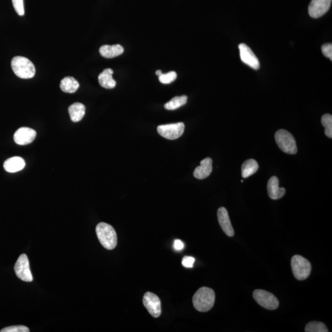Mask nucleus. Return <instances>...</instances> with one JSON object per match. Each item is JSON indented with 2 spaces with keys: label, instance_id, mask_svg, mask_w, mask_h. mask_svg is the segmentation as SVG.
Instances as JSON below:
<instances>
[{
  "label": "nucleus",
  "instance_id": "obj_19",
  "mask_svg": "<svg viewBox=\"0 0 332 332\" xmlns=\"http://www.w3.org/2000/svg\"><path fill=\"white\" fill-rule=\"evenodd\" d=\"M85 111H86V107L81 103H74L68 108V113L71 120L75 123L81 121L83 118Z\"/></svg>",
  "mask_w": 332,
  "mask_h": 332
},
{
  "label": "nucleus",
  "instance_id": "obj_25",
  "mask_svg": "<svg viewBox=\"0 0 332 332\" xmlns=\"http://www.w3.org/2000/svg\"><path fill=\"white\" fill-rule=\"evenodd\" d=\"M177 79V73L175 71H170L166 74H162L159 76V80L161 83L167 84L172 83Z\"/></svg>",
  "mask_w": 332,
  "mask_h": 332
},
{
  "label": "nucleus",
  "instance_id": "obj_9",
  "mask_svg": "<svg viewBox=\"0 0 332 332\" xmlns=\"http://www.w3.org/2000/svg\"><path fill=\"white\" fill-rule=\"evenodd\" d=\"M143 304L153 317L157 318L161 315V302L155 294L147 292L143 298Z\"/></svg>",
  "mask_w": 332,
  "mask_h": 332
},
{
  "label": "nucleus",
  "instance_id": "obj_29",
  "mask_svg": "<svg viewBox=\"0 0 332 332\" xmlns=\"http://www.w3.org/2000/svg\"><path fill=\"white\" fill-rule=\"evenodd\" d=\"M195 258L189 256H185L183 257L182 260V265L185 268H192L193 267L194 263H195Z\"/></svg>",
  "mask_w": 332,
  "mask_h": 332
},
{
  "label": "nucleus",
  "instance_id": "obj_11",
  "mask_svg": "<svg viewBox=\"0 0 332 332\" xmlns=\"http://www.w3.org/2000/svg\"><path fill=\"white\" fill-rule=\"evenodd\" d=\"M241 59L244 63L251 66L254 70L260 68V62L256 55L248 45L241 43L239 45Z\"/></svg>",
  "mask_w": 332,
  "mask_h": 332
},
{
  "label": "nucleus",
  "instance_id": "obj_10",
  "mask_svg": "<svg viewBox=\"0 0 332 332\" xmlns=\"http://www.w3.org/2000/svg\"><path fill=\"white\" fill-rule=\"evenodd\" d=\"M332 0H312L308 7V12L313 18H320L330 9Z\"/></svg>",
  "mask_w": 332,
  "mask_h": 332
},
{
  "label": "nucleus",
  "instance_id": "obj_28",
  "mask_svg": "<svg viewBox=\"0 0 332 332\" xmlns=\"http://www.w3.org/2000/svg\"><path fill=\"white\" fill-rule=\"evenodd\" d=\"M322 52L324 55L332 60V44L328 43L323 45Z\"/></svg>",
  "mask_w": 332,
  "mask_h": 332
},
{
  "label": "nucleus",
  "instance_id": "obj_12",
  "mask_svg": "<svg viewBox=\"0 0 332 332\" xmlns=\"http://www.w3.org/2000/svg\"><path fill=\"white\" fill-rule=\"evenodd\" d=\"M36 136L34 130L29 127H20L14 135V142L19 145L30 144Z\"/></svg>",
  "mask_w": 332,
  "mask_h": 332
},
{
  "label": "nucleus",
  "instance_id": "obj_4",
  "mask_svg": "<svg viewBox=\"0 0 332 332\" xmlns=\"http://www.w3.org/2000/svg\"><path fill=\"white\" fill-rule=\"evenodd\" d=\"M276 143L283 152L296 155L297 153V147L296 139L288 131L284 129L279 130L275 134Z\"/></svg>",
  "mask_w": 332,
  "mask_h": 332
},
{
  "label": "nucleus",
  "instance_id": "obj_17",
  "mask_svg": "<svg viewBox=\"0 0 332 332\" xmlns=\"http://www.w3.org/2000/svg\"><path fill=\"white\" fill-rule=\"evenodd\" d=\"M113 74L112 69H105L98 77L100 86L107 89H113L116 86V82L113 78Z\"/></svg>",
  "mask_w": 332,
  "mask_h": 332
},
{
  "label": "nucleus",
  "instance_id": "obj_13",
  "mask_svg": "<svg viewBox=\"0 0 332 332\" xmlns=\"http://www.w3.org/2000/svg\"><path fill=\"white\" fill-rule=\"evenodd\" d=\"M218 220L224 232L229 237H233L235 235V231L231 223L229 215L227 210L224 207H221L217 211Z\"/></svg>",
  "mask_w": 332,
  "mask_h": 332
},
{
  "label": "nucleus",
  "instance_id": "obj_20",
  "mask_svg": "<svg viewBox=\"0 0 332 332\" xmlns=\"http://www.w3.org/2000/svg\"><path fill=\"white\" fill-rule=\"evenodd\" d=\"M79 84L73 77L66 76L60 81V87L63 92L75 93L79 88Z\"/></svg>",
  "mask_w": 332,
  "mask_h": 332
},
{
  "label": "nucleus",
  "instance_id": "obj_24",
  "mask_svg": "<svg viewBox=\"0 0 332 332\" xmlns=\"http://www.w3.org/2000/svg\"><path fill=\"white\" fill-rule=\"evenodd\" d=\"M321 123L325 128V134L330 139L332 138V116L330 114H325L321 119Z\"/></svg>",
  "mask_w": 332,
  "mask_h": 332
},
{
  "label": "nucleus",
  "instance_id": "obj_18",
  "mask_svg": "<svg viewBox=\"0 0 332 332\" xmlns=\"http://www.w3.org/2000/svg\"><path fill=\"white\" fill-rule=\"evenodd\" d=\"M123 47L120 44L103 45L101 46L99 52L102 57L107 58H114L123 54Z\"/></svg>",
  "mask_w": 332,
  "mask_h": 332
},
{
  "label": "nucleus",
  "instance_id": "obj_21",
  "mask_svg": "<svg viewBox=\"0 0 332 332\" xmlns=\"http://www.w3.org/2000/svg\"><path fill=\"white\" fill-rule=\"evenodd\" d=\"M259 168V164L253 159H250L244 162L241 167L242 176L246 179L256 174Z\"/></svg>",
  "mask_w": 332,
  "mask_h": 332
},
{
  "label": "nucleus",
  "instance_id": "obj_31",
  "mask_svg": "<svg viewBox=\"0 0 332 332\" xmlns=\"http://www.w3.org/2000/svg\"><path fill=\"white\" fill-rule=\"evenodd\" d=\"M156 75H158V76H161L163 73H162L161 70H158L156 71Z\"/></svg>",
  "mask_w": 332,
  "mask_h": 332
},
{
  "label": "nucleus",
  "instance_id": "obj_16",
  "mask_svg": "<svg viewBox=\"0 0 332 332\" xmlns=\"http://www.w3.org/2000/svg\"><path fill=\"white\" fill-rule=\"evenodd\" d=\"M4 169L7 172L10 173H14L21 171L25 166V162L24 159L19 157V156H14V157L7 159L5 161L4 164Z\"/></svg>",
  "mask_w": 332,
  "mask_h": 332
},
{
  "label": "nucleus",
  "instance_id": "obj_5",
  "mask_svg": "<svg viewBox=\"0 0 332 332\" xmlns=\"http://www.w3.org/2000/svg\"><path fill=\"white\" fill-rule=\"evenodd\" d=\"M291 267L294 277L299 281L306 280L312 272V265L305 258L296 255L292 258Z\"/></svg>",
  "mask_w": 332,
  "mask_h": 332
},
{
  "label": "nucleus",
  "instance_id": "obj_15",
  "mask_svg": "<svg viewBox=\"0 0 332 332\" xmlns=\"http://www.w3.org/2000/svg\"><path fill=\"white\" fill-rule=\"evenodd\" d=\"M212 171V159L206 158L201 161V165L196 167L193 172L194 177L199 180L208 177Z\"/></svg>",
  "mask_w": 332,
  "mask_h": 332
},
{
  "label": "nucleus",
  "instance_id": "obj_1",
  "mask_svg": "<svg viewBox=\"0 0 332 332\" xmlns=\"http://www.w3.org/2000/svg\"><path fill=\"white\" fill-rule=\"evenodd\" d=\"M216 294L212 289L203 287L196 292L193 297V306L199 312H208L213 308Z\"/></svg>",
  "mask_w": 332,
  "mask_h": 332
},
{
  "label": "nucleus",
  "instance_id": "obj_27",
  "mask_svg": "<svg viewBox=\"0 0 332 332\" xmlns=\"http://www.w3.org/2000/svg\"><path fill=\"white\" fill-rule=\"evenodd\" d=\"M13 6L20 16L24 15V6H23V0H12Z\"/></svg>",
  "mask_w": 332,
  "mask_h": 332
},
{
  "label": "nucleus",
  "instance_id": "obj_14",
  "mask_svg": "<svg viewBox=\"0 0 332 332\" xmlns=\"http://www.w3.org/2000/svg\"><path fill=\"white\" fill-rule=\"evenodd\" d=\"M267 190L269 197L273 200L282 198L286 192L285 188L280 187V180L276 176L270 178L268 182Z\"/></svg>",
  "mask_w": 332,
  "mask_h": 332
},
{
  "label": "nucleus",
  "instance_id": "obj_30",
  "mask_svg": "<svg viewBox=\"0 0 332 332\" xmlns=\"http://www.w3.org/2000/svg\"><path fill=\"white\" fill-rule=\"evenodd\" d=\"M183 248H184V244H183L182 241L179 240L175 241L174 248L175 250H177V251H182Z\"/></svg>",
  "mask_w": 332,
  "mask_h": 332
},
{
  "label": "nucleus",
  "instance_id": "obj_8",
  "mask_svg": "<svg viewBox=\"0 0 332 332\" xmlns=\"http://www.w3.org/2000/svg\"><path fill=\"white\" fill-rule=\"evenodd\" d=\"M185 124L183 123L161 125L157 128L159 134L169 140H175L181 137L184 132Z\"/></svg>",
  "mask_w": 332,
  "mask_h": 332
},
{
  "label": "nucleus",
  "instance_id": "obj_3",
  "mask_svg": "<svg viewBox=\"0 0 332 332\" xmlns=\"http://www.w3.org/2000/svg\"><path fill=\"white\" fill-rule=\"evenodd\" d=\"M11 68L15 75L22 79L32 78L36 73L32 62L25 57L15 56L13 58Z\"/></svg>",
  "mask_w": 332,
  "mask_h": 332
},
{
  "label": "nucleus",
  "instance_id": "obj_7",
  "mask_svg": "<svg viewBox=\"0 0 332 332\" xmlns=\"http://www.w3.org/2000/svg\"><path fill=\"white\" fill-rule=\"evenodd\" d=\"M15 275L20 280L25 282H31L33 278L31 274L30 264L26 255H20L14 266Z\"/></svg>",
  "mask_w": 332,
  "mask_h": 332
},
{
  "label": "nucleus",
  "instance_id": "obj_6",
  "mask_svg": "<svg viewBox=\"0 0 332 332\" xmlns=\"http://www.w3.org/2000/svg\"><path fill=\"white\" fill-rule=\"evenodd\" d=\"M253 297L258 304L267 310H276L280 305L278 299L268 291L257 289L253 292Z\"/></svg>",
  "mask_w": 332,
  "mask_h": 332
},
{
  "label": "nucleus",
  "instance_id": "obj_22",
  "mask_svg": "<svg viewBox=\"0 0 332 332\" xmlns=\"http://www.w3.org/2000/svg\"><path fill=\"white\" fill-rule=\"evenodd\" d=\"M187 96L182 95V96L175 97L169 102L164 105V108L168 110H174L176 109L181 107L184 105L187 102Z\"/></svg>",
  "mask_w": 332,
  "mask_h": 332
},
{
  "label": "nucleus",
  "instance_id": "obj_2",
  "mask_svg": "<svg viewBox=\"0 0 332 332\" xmlns=\"http://www.w3.org/2000/svg\"><path fill=\"white\" fill-rule=\"evenodd\" d=\"M98 240L101 244L107 250H113L116 248L118 238L115 229L112 226L100 222L95 228Z\"/></svg>",
  "mask_w": 332,
  "mask_h": 332
},
{
  "label": "nucleus",
  "instance_id": "obj_26",
  "mask_svg": "<svg viewBox=\"0 0 332 332\" xmlns=\"http://www.w3.org/2000/svg\"><path fill=\"white\" fill-rule=\"evenodd\" d=\"M1 332H29L30 330L24 326H13L1 329Z\"/></svg>",
  "mask_w": 332,
  "mask_h": 332
},
{
  "label": "nucleus",
  "instance_id": "obj_23",
  "mask_svg": "<svg viewBox=\"0 0 332 332\" xmlns=\"http://www.w3.org/2000/svg\"><path fill=\"white\" fill-rule=\"evenodd\" d=\"M305 331L306 332H328L329 330L325 324L317 321H313L307 324Z\"/></svg>",
  "mask_w": 332,
  "mask_h": 332
}]
</instances>
